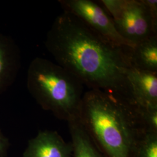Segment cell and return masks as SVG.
<instances>
[{"mask_svg":"<svg viewBox=\"0 0 157 157\" xmlns=\"http://www.w3.org/2000/svg\"><path fill=\"white\" fill-rule=\"evenodd\" d=\"M45 45L57 64L90 90L112 93L134 105L127 78L133 48L104 39L67 12L56 17Z\"/></svg>","mask_w":157,"mask_h":157,"instance_id":"6da1fadb","label":"cell"},{"mask_svg":"<svg viewBox=\"0 0 157 157\" xmlns=\"http://www.w3.org/2000/svg\"><path fill=\"white\" fill-rule=\"evenodd\" d=\"M78 119L105 157H134L146 132L136 107L102 90L85 92Z\"/></svg>","mask_w":157,"mask_h":157,"instance_id":"7a4b0ae2","label":"cell"},{"mask_svg":"<svg viewBox=\"0 0 157 157\" xmlns=\"http://www.w3.org/2000/svg\"><path fill=\"white\" fill-rule=\"evenodd\" d=\"M27 88L41 107L58 119L68 122L78 118L84 85L56 63L34 58L28 70Z\"/></svg>","mask_w":157,"mask_h":157,"instance_id":"3957f363","label":"cell"},{"mask_svg":"<svg viewBox=\"0 0 157 157\" xmlns=\"http://www.w3.org/2000/svg\"><path fill=\"white\" fill-rule=\"evenodd\" d=\"M118 33L135 47L141 42L157 36V20L143 0H101Z\"/></svg>","mask_w":157,"mask_h":157,"instance_id":"277c9868","label":"cell"},{"mask_svg":"<svg viewBox=\"0 0 157 157\" xmlns=\"http://www.w3.org/2000/svg\"><path fill=\"white\" fill-rule=\"evenodd\" d=\"M63 12L78 19L104 39L116 45L134 48L120 35L111 16L102 6L91 0H59Z\"/></svg>","mask_w":157,"mask_h":157,"instance_id":"5b68a950","label":"cell"},{"mask_svg":"<svg viewBox=\"0 0 157 157\" xmlns=\"http://www.w3.org/2000/svg\"><path fill=\"white\" fill-rule=\"evenodd\" d=\"M23 157H72V146L56 131L40 130L29 141Z\"/></svg>","mask_w":157,"mask_h":157,"instance_id":"8992f818","label":"cell"},{"mask_svg":"<svg viewBox=\"0 0 157 157\" xmlns=\"http://www.w3.org/2000/svg\"><path fill=\"white\" fill-rule=\"evenodd\" d=\"M127 78L135 107H157V73L131 67Z\"/></svg>","mask_w":157,"mask_h":157,"instance_id":"52a82bcc","label":"cell"},{"mask_svg":"<svg viewBox=\"0 0 157 157\" xmlns=\"http://www.w3.org/2000/svg\"><path fill=\"white\" fill-rule=\"evenodd\" d=\"M21 52L15 41L0 32V94L15 81L21 68Z\"/></svg>","mask_w":157,"mask_h":157,"instance_id":"ba28073f","label":"cell"},{"mask_svg":"<svg viewBox=\"0 0 157 157\" xmlns=\"http://www.w3.org/2000/svg\"><path fill=\"white\" fill-rule=\"evenodd\" d=\"M72 157H105L97 148L78 118L69 121Z\"/></svg>","mask_w":157,"mask_h":157,"instance_id":"9c48e42d","label":"cell"},{"mask_svg":"<svg viewBox=\"0 0 157 157\" xmlns=\"http://www.w3.org/2000/svg\"><path fill=\"white\" fill-rule=\"evenodd\" d=\"M130 62L132 67L157 73V36L135 45L131 51Z\"/></svg>","mask_w":157,"mask_h":157,"instance_id":"30bf717a","label":"cell"},{"mask_svg":"<svg viewBox=\"0 0 157 157\" xmlns=\"http://www.w3.org/2000/svg\"><path fill=\"white\" fill-rule=\"evenodd\" d=\"M133 157H157V132L146 131L137 146Z\"/></svg>","mask_w":157,"mask_h":157,"instance_id":"8fae6325","label":"cell"},{"mask_svg":"<svg viewBox=\"0 0 157 157\" xmlns=\"http://www.w3.org/2000/svg\"><path fill=\"white\" fill-rule=\"evenodd\" d=\"M136 108L146 131L157 132V107Z\"/></svg>","mask_w":157,"mask_h":157,"instance_id":"7c38bea8","label":"cell"},{"mask_svg":"<svg viewBox=\"0 0 157 157\" xmlns=\"http://www.w3.org/2000/svg\"><path fill=\"white\" fill-rule=\"evenodd\" d=\"M143 2L151 12L152 16L157 20V0H143Z\"/></svg>","mask_w":157,"mask_h":157,"instance_id":"4fadbf2b","label":"cell"},{"mask_svg":"<svg viewBox=\"0 0 157 157\" xmlns=\"http://www.w3.org/2000/svg\"><path fill=\"white\" fill-rule=\"evenodd\" d=\"M8 147V139L0 131V157H6Z\"/></svg>","mask_w":157,"mask_h":157,"instance_id":"5bb4252c","label":"cell"}]
</instances>
